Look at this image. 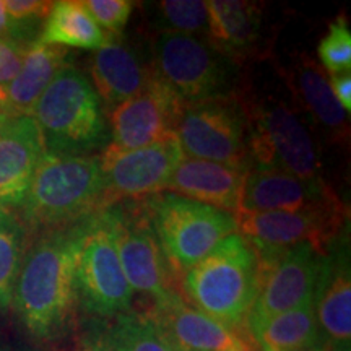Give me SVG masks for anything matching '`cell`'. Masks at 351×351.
I'll return each mask as SVG.
<instances>
[{"instance_id": "27", "label": "cell", "mask_w": 351, "mask_h": 351, "mask_svg": "<svg viewBox=\"0 0 351 351\" xmlns=\"http://www.w3.org/2000/svg\"><path fill=\"white\" fill-rule=\"evenodd\" d=\"M32 234L15 212L0 208V313L12 307L13 291Z\"/></svg>"}, {"instance_id": "29", "label": "cell", "mask_w": 351, "mask_h": 351, "mask_svg": "<svg viewBox=\"0 0 351 351\" xmlns=\"http://www.w3.org/2000/svg\"><path fill=\"white\" fill-rule=\"evenodd\" d=\"M317 54L328 73H339L351 67V33L345 16L328 25L326 36L320 39Z\"/></svg>"}, {"instance_id": "4", "label": "cell", "mask_w": 351, "mask_h": 351, "mask_svg": "<svg viewBox=\"0 0 351 351\" xmlns=\"http://www.w3.org/2000/svg\"><path fill=\"white\" fill-rule=\"evenodd\" d=\"M32 117L52 156H93L109 145L99 96L86 75L65 64L44 90Z\"/></svg>"}, {"instance_id": "26", "label": "cell", "mask_w": 351, "mask_h": 351, "mask_svg": "<svg viewBox=\"0 0 351 351\" xmlns=\"http://www.w3.org/2000/svg\"><path fill=\"white\" fill-rule=\"evenodd\" d=\"M96 351H179L150 315H117Z\"/></svg>"}, {"instance_id": "16", "label": "cell", "mask_w": 351, "mask_h": 351, "mask_svg": "<svg viewBox=\"0 0 351 351\" xmlns=\"http://www.w3.org/2000/svg\"><path fill=\"white\" fill-rule=\"evenodd\" d=\"M178 350L257 351L256 341L243 328H232L191 307L182 296L148 314Z\"/></svg>"}, {"instance_id": "14", "label": "cell", "mask_w": 351, "mask_h": 351, "mask_svg": "<svg viewBox=\"0 0 351 351\" xmlns=\"http://www.w3.org/2000/svg\"><path fill=\"white\" fill-rule=\"evenodd\" d=\"M238 232L258 247L288 249L298 244H311L320 256L343 226L345 208L319 212H265L234 215Z\"/></svg>"}, {"instance_id": "3", "label": "cell", "mask_w": 351, "mask_h": 351, "mask_svg": "<svg viewBox=\"0 0 351 351\" xmlns=\"http://www.w3.org/2000/svg\"><path fill=\"white\" fill-rule=\"evenodd\" d=\"M256 245L234 232L181 278L184 296L197 311L232 328H244L261 287Z\"/></svg>"}, {"instance_id": "11", "label": "cell", "mask_w": 351, "mask_h": 351, "mask_svg": "<svg viewBox=\"0 0 351 351\" xmlns=\"http://www.w3.org/2000/svg\"><path fill=\"white\" fill-rule=\"evenodd\" d=\"M197 36L158 32L153 39V72L184 104L228 95V65Z\"/></svg>"}, {"instance_id": "19", "label": "cell", "mask_w": 351, "mask_h": 351, "mask_svg": "<svg viewBox=\"0 0 351 351\" xmlns=\"http://www.w3.org/2000/svg\"><path fill=\"white\" fill-rule=\"evenodd\" d=\"M90 75L96 95L108 112L124 101L142 93L153 78V69L145 67L137 52L112 36L95 51L90 60Z\"/></svg>"}, {"instance_id": "18", "label": "cell", "mask_w": 351, "mask_h": 351, "mask_svg": "<svg viewBox=\"0 0 351 351\" xmlns=\"http://www.w3.org/2000/svg\"><path fill=\"white\" fill-rule=\"evenodd\" d=\"M247 171L184 156L171 176L166 191L236 215L243 205Z\"/></svg>"}, {"instance_id": "36", "label": "cell", "mask_w": 351, "mask_h": 351, "mask_svg": "<svg viewBox=\"0 0 351 351\" xmlns=\"http://www.w3.org/2000/svg\"><path fill=\"white\" fill-rule=\"evenodd\" d=\"M296 351H328V346L314 345V346H309V348H302V350H296Z\"/></svg>"}, {"instance_id": "13", "label": "cell", "mask_w": 351, "mask_h": 351, "mask_svg": "<svg viewBox=\"0 0 351 351\" xmlns=\"http://www.w3.org/2000/svg\"><path fill=\"white\" fill-rule=\"evenodd\" d=\"M186 104L153 72L152 82L142 93L124 101L108 112V148L132 152L176 137Z\"/></svg>"}, {"instance_id": "38", "label": "cell", "mask_w": 351, "mask_h": 351, "mask_svg": "<svg viewBox=\"0 0 351 351\" xmlns=\"http://www.w3.org/2000/svg\"><path fill=\"white\" fill-rule=\"evenodd\" d=\"M179 351H192V350H179Z\"/></svg>"}, {"instance_id": "20", "label": "cell", "mask_w": 351, "mask_h": 351, "mask_svg": "<svg viewBox=\"0 0 351 351\" xmlns=\"http://www.w3.org/2000/svg\"><path fill=\"white\" fill-rule=\"evenodd\" d=\"M69 49L33 43L26 49L23 64L16 77L0 88V117L32 116L38 99L67 62Z\"/></svg>"}, {"instance_id": "32", "label": "cell", "mask_w": 351, "mask_h": 351, "mask_svg": "<svg viewBox=\"0 0 351 351\" xmlns=\"http://www.w3.org/2000/svg\"><path fill=\"white\" fill-rule=\"evenodd\" d=\"M28 47L0 39V88L8 85L20 72Z\"/></svg>"}, {"instance_id": "30", "label": "cell", "mask_w": 351, "mask_h": 351, "mask_svg": "<svg viewBox=\"0 0 351 351\" xmlns=\"http://www.w3.org/2000/svg\"><path fill=\"white\" fill-rule=\"evenodd\" d=\"M3 5H5L8 16L16 25L26 44L36 43L44 21H46L52 8V2H44V0H5Z\"/></svg>"}, {"instance_id": "12", "label": "cell", "mask_w": 351, "mask_h": 351, "mask_svg": "<svg viewBox=\"0 0 351 351\" xmlns=\"http://www.w3.org/2000/svg\"><path fill=\"white\" fill-rule=\"evenodd\" d=\"M182 158L178 137L132 152L106 147L99 155L104 179L103 208L163 194Z\"/></svg>"}, {"instance_id": "8", "label": "cell", "mask_w": 351, "mask_h": 351, "mask_svg": "<svg viewBox=\"0 0 351 351\" xmlns=\"http://www.w3.org/2000/svg\"><path fill=\"white\" fill-rule=\"evenodd\" d=\"M176 137L184 156L249 169L247 125L241 99L231 96L186 104Z\"/></svg>"}, {"instance_id": "23", "label": "cell", "mask_w": 351, "mask_h": 351, "mask_svg": "<svg viewBox=\"0 0 351 351\" xmlns=\"http://www.w3.org/2000/svg\"><path fill=\"white\" fill-rule=\"evenodd\" d=\"M111 38V34L104 33L99 28L83 2L60 0V2H52V8L44 21L38 43L65 47V49L78 47V49L98 51Z\"/></svg>"}, {"instance_id": "24", "label": "cell", "mask_w": 351, "mask_h": 351, "mask_svg": "<svg viewBox=\"0 0 351 351\" xmlns=\"http://www.w3.org/2000/svg\"><path fill=\"white\" fill-rule=\"evenodd\" d=\"M289 86L317 124L339 137L348 135V121L343 108L333 96L326 72L309 56L301 57Z\"/></svg>"}, {"instance_id": "39", "label": "cell", "mask_w": 351, "mask_h": 351, "mask_svg": "<svg viewBox=\"0 0 351 351\" xmlns=\"http://www.w3.org/2000/svg\"><path fill=\"white\" fill-rule=\"evenodd\" d=\"M83 351H96V350H83Z\"/></svg>"}, {"instance_id": "34", "label": "cell", "mask_w": 351, "mask_h": 351, "mask_svg": "<svg viewBox=\"0 0 351 351\" xmlns=\"http://www.w3.org/2000/svg\"><path fill=\"white\" fill-rule=\"evenodd\" d=\"M0 39H5V41L20 44V46H25V47L32 46V44H26L23 36H21V33L19 32V28H16V25L13 23L10 16H8L2 0H0Z\"/></svg>"}, {"instance_id": "17", "label": "cell", "mask_w": 351, "mask_h": 351, "mask_svg": "<svg viewBox=\"0 0 351 351\" xmlns=\"http://www.w3.org/2000/svg\"><path fill=\"white\" fill-rule=\"evenodd\" d=\"M46 147L32 116L7 119L0 130V208L16 212Z\"/></svg>"}, {"instance_id": "7", "label": "cell", "mask_w": 351, "mask_h": 351, "mask_svg": "<svg viewBox=\"0 0 351 351\" xmlns=\"http://www.w3.org/2000/svg\"><path fill=\"white\" fill-rule=\"evenodd\" d=\"M111 228L122 270L134 291L152 298L160 309L181 296L174 288L176 270L161 247L143 202H125L103 210Z\"/></svg>"}, {"instance_id": "28", "label": "cell", "mask_w": 351, "mask_h": 351, "mask_svg": "<svg viewBox=\"0 0 351 351\" xmlns=\"http://www.w3.org/2000/svg\"><path fill=\"white\" fill-rule=\"evenodd\" d=\"M161 19L169 26L168 32L195 36L197 33L207 34L208 10L207 2L202 0H165L158 3Z\"/></svg>"}, {"instance_id": "15", "label": "cell", "mask_w": 351, "mask_h": 351, "mask_svg": "<svg viewBox=\"0 0 351 351\" xmlns=\"http://www.w3.org/2000/svg\"><path fill=\"white\" fill-rule=\"evenodd\" d=\"M335 208L343 205L328 186H311L287 171L251 166L239 212L301 213Z\"/></svg>"}, {"instance_id": "31", "label": "cell", "mask_w": 351, "mask_h": 351, "mask_svg": "<svg viewBox=\"0 0 351 351\" xmlns=\"http://www.w3.org/2000/svg\"><path fill=\"white\" fill-rule=\"evenodd\" d=\"M83 5L104 33L119 36L125 28L135 2L132 0H86Z\"/></svg>"}, {"instance_id": "5", "label": "cell", "mask_w": 351, "mask_h": 351, "mask_svg": "<svg viewBox=\"0 0 351 351\" xmlns=\"http://www.w3.org/2000/svg\"><path fill=\"white\" fill-rule=\"evenodd\" d=\"M147 217L174 270L186 271L238 232L234 215L174 194L142 200Z\"/></svg>"}, {"instance_id": "33", "label": "cell", "mask_w": 351, "mask_h": 351, "mask_svg": "<svg viewBox=\"0 0 351 351\" xmlns=\"http://www.w3.org/2000/svg\"><path fill=\"white\" fill-rule=\"evenodd\" d=\"M328 85L332 88V93L335 96L340 106L343 108L346 114L351 111V72L345 70V72L332 73L328 78Z\"/></svg>"}, {"instance_id": "2", "label": "cell", "mask_w": 351, "mask_h": 351, "mask_svg": "<svg viewBox=\"0 0 351 351\" xmlns=\"http://www.w3.org/2000/svg\"><path fill=\"white\" fill-rule=\"evenodd\" d=\"M104 179L99 155H44L16 217L32 236L75 225L101 212Z\"/></svg>"}, {"instance_id": "6", "label": "cell", "mask_w": 351, "mask_h": 351, "mask_svg": "<svg viewBox=\"0 0 351 351\" xmlns=\"http://www.w3.org/2000/svg\"><path fill=\"white\" fill-rule=\"evenodd\" d=\"M243 109L251 166L282 169L311 186H327L313 137L283 101L263 99Z\"/></svg>"}, {"instance_id": "1", "label": "cell", "mask_w": 351, "mask_h": 351, "mask_svg": "<svg viewBox=\"0 0 351 351\" xmlns=\"http://www.w3.org/2000/svg\"><path fill=\"white\" fill-rule=\"evenodd\" d=\"M91 217L75 225L38 232L29 241L12 307L29 335L39 340L59 337L73 313L77 256Z\"/></svg>"}, {"instance_id": "40", "label": "cell", "mask_w": 351, "mask_h": 351, "mask_svg": "<svg viewBox=\"0 0 351 351\" xmlns=\"http://www.w3.org/2000/svg\"><path fill=\"white\" fill-rule=\"evenodd\" d=\"M257 351H258V350H257Z\"/></svg>"}, {"instance_id": "21", "label": "cell", "mask_w": 351, "mask_h": 351, "mask_svg": "<svg viewBox=\"0 0 351 351\" xmlns=\"http://www.w3.org/2000/svg\"><path fill=\"white\" fill-rule=\"evenodd\" d=\"M313 302L319 330L333 343H350L351 278L345 252L322 256Z\"/></svg>"}, {"instance_id": "37", "label": "cell", "mask_w": 351, "mask_h": 351, "mask_svg": "<svg viewBox=\"0 0 351 351\" xmlns=\"http://www.w3.org/2000/svg\"><path fill=\"white\" fill-rule=\"evenodd\" d=\"M5 121H7V119H3V117H0V130H2V127H3V124H5Z\"/></svg>"}, {"instance_id": "10", "label": "cell", "mask_w": 351, "mask_h": 351, "mask_svg": "<svg viewBox=\"0 0 351 351\" xmlns=\"http://www.w3.org/2000/svg\"><path fill=\"white\" fill-rule=\"evenodd\" d=\"M75 291L77 301L99 317L116 319L130 313L134 289L122 270L103 210L88 221L75 263Z\"/></svg>"}, {"instance_id": "35", "label": "cell", "mask_w": 351, "mask_h": 351, "mask_svg": "<svg viewBox=\"0 0 351 351\" xmlns=\"http://www.w3.org/2000/svg\"><path fill=\"white\" fill-rule=\"evenodd\" d=\"M328 351H351V350H350V343H335L332 348H328Z\"/></svg>"}, {"instance_id": "25", "label": "cell", "mask_w": 351, "mask_h": 351, "mask_svg": "<svg viewBox=\"0 0 351 351\" xmlns=\"http://www.w3.org/2000/svg\"><path fill=\"white\" fill-rule=\"evenodd\" d=\"M252 340L261 351H296L319 345L320 330L314 302H306L267 320L252 333Z\"/></svg>"}, {"instance_id": "22", "label": "cell", "mask_w": 351, "mask_h": 351, "mask_svg": "<svg viewBox=\"0 0 351 351\" xmlns=\"http://www.w3.org/2000/svg\"><path fill=\"white\" fill-rule=\"evenodd\" d=\"M207 38L219 56L241 59L256 47L261 36V8L244 0H210Z\"/></svg>"}, {"instance_id": "9", "label": "cell", "mask_w": 351, "mask_h": 351, "mask_svg": "<svg viewBox=\"0 0 351 351\" xmlns=\"http://www.w3.org/2000/svg\"><path fill=\"white\" fill-rule=\"evenodd\" d=\"M256 249L262 276L256 301L244 324L251 337L275 315L314 301L322 262V256L311 244H298L288 249L256 245Z\"/></svg>"}]
</instances>
